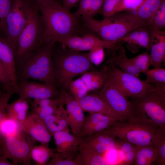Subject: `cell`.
Segmentation results:
<instances>
[{
    "label": "cell",
    "instance_id": "obj_37",
    "mask_svg": "<svg viewBox=\"0 0 165 165\" xmlns=\"http://www.w3.org/2000/svg\"><path fill=\"white\" fill-rule=\"evenodd\" d=\"M130 59L141 73H144L152 64V60L148 51Z\"/></svg>",
    "mask_w": 165,
    "mask_h": 165
},
{
    "label": "cell",
    "instance_id": "obj_34",
    "mask_svg": "<svg viewBox=\"0 0 165 165\" xmlns=\"http://www.w3.org/2000/svg\"><path fill=\"white\" fill-rule=\"evenodd\" d=\"M32 112L45 106L54 105L59 106L65 104V101L62 90L60 91V95L57 97L52 98L41 99H34L31 102Z\"/></svg>",
    "mask_w": 165,
    "mask_h": 165
},
{
    "label": "cell",
    "instance_id": "obj_1",
    "mask_svg": "<svg viewBox=\"0 0 165 165\" xmlns=\"http://www.w3.org/2000/svg\"><path fill=\"white\" fill-rule=\"evenodd\" d=\"M39 9L43 25L44 42H58L75 35L78 27L77 18L59 2L39 4Z\"/></svg>",
    "mask_w": 165,
    "mask_h": 165
},
{
    "label": "cell",
    "instance_id": "obj_12",
    "mask_svg": "<svg viewBox=\"0 0 165 165\" xmlns=\"http://www.w3.org/2000/svg\"><path fill=\"white\" fill-rule=\"evenodd\" d=\"M18 83L20 90L18 95L21 99L52 98L60 94L57 87L55 86L28 80L18 81Z\"/></svg>",
    "mask_w": 165,
    "mask_h": 165
},
{
    "label": "cell",
    "instance_id": "obj_29",
    "mask_svg": "<svg viewBox=\"0 0 165 165\" xmlns=\"http://www.w3.org/2000/svg\"><path fill=\"white\" fill-rule=\"evenodd\" d=\"M151 43L165 27V1L161 4L148 26Z\"/></svg>",
    "mask_w": 165,
    "mask_h": 165
},
{
    "label": "cell",
    "instance_id": "obj_52",
    "mask_svg": "<svg viewBox=\"0 0 165 165\" xmlns=\"http://www.w3.org/2000/svg\"><path fill=\"white\" fill-rule=\"evenodd\" d=\"M3 155V152L0 145V155Z\"/></svg>",
    "mask_w": 165,
    "mask_h": 165
},
{
    "label": "cell",
    "instance_id": "obj_35",
    "mask_svg": "<svg viewBox=\"0 0 165 165\" xmlns=\"http://www.w3.org/2000/svg\"><path fill=\"white\" fill-rule=\"evenodd\" d=\"M27 100L19 98L12 103H8L6 108L7 116L16 120L19 114L24 112H27L29 105L26 101Z\"/></svg>",
    "mask_w": 165,
    "mask_h": 165
},
{
    "label": "cell",
    "instance_id": "obj_49",
    "mask_svg": "<svg viewBox=\"0 0 165 165\" xmlns=\"http://www.w3.org/2000/svg\"><path fill=\"white\" fill-rule=\"evenodd\" d=\"M80 0H62L63 6L70 11L72 8Z\"/></svg>",
    "mask_w": 165,
    "mask_h": 165
},
{
    "label": "cell",
    "instance_id": "obj_3",
    "mask_svg": "<svg viewBox=\"0 0 165 165\" xmlns=\"http://www.w3.org/2000/svg\"><path fill=\"white\" fill-rule=\"evenodd\" d=\"M82 18L87 28L99 35L105 48L112 50L122 38L142 26L131 14L120 12L101 20L93 18Z\"/></svg>",
    "mask_w": 165,
    "mask_h": 165
},
{
    "label": "cell",
    "instance_id": "obj_4",
    "mask_svg": "<svg viewBox=\"0 0 165 165\" xmlns=\"http://www.w3.org/2000/svg\"><path fill=\"white\" fill-rule=\"evenodd\" d=\"M103 131L137 147L155 146L159 135L163 131L159 126L136 116L118 120Z\"/></svg>",
    "mask_w": 165,
    "mask_h": 165
},
{
    "label": "cell",
    "instance_id": "obj_25",
    "mask_svg": "<svg viewBox=\"0 0 165 165\" xmlns=\"http://www.w3.org/2000/svg\"><path fill=\"white\" fill-rule=\"evenodd\" d=\"M108 66L101 70L87 72L80 77L86 84L89 91L100 90L104 86L108 78Z\"/></svg>",
    "mask_w": 165,
    "mask_h": 165
},
{
    "label": "cell",
    "instance_id": "obj_21",
    "mask_svg": "<svg viewBox=\"0 0 165 165\" xmlns=\"http://www.w3.org/2000/svg\"><path fill=\"white\" fill-rule=\"evenodd\" d=\"M58 42L63 47L66 46L70 50L78 52L89 51L100 46H105L101 39L91 34L85 35L82 37L72 35L62 39Z\"/></svg>",
    "mask_w": 165,
    "mask_h": 165
},
{
    "label": "cell",
    "instance_id": "obj_20",
    "mask_svg": "<svg viewBox=\"0 0 165 165\" xmlns=\"http://www.w3.org/2000/svg\"><path fill=\"white\" fill-rule=\"evenodd\" d=\"M127 43L128 50L133 53L138 51L141 48L150 50L151 46V35L147 26H140L129 32L118 42Z\"/></svg>",
    "mask_w": 165,
    "mask_h": 165
},
{
    "label": "cell",
    "instance_id": "obj_18",
    "mask_svg": "<svg viewBox=\"0 0 165 165\" xmlns=\"http://www.w3.org/2000/svg\"><path fill=\"white\" fill-rule=\"evenodd\" d=\"M119 140L103 130L82 139L79 146L103 155L107 151L117 148Z\"/></svg>",
    "mask_w": 165,
    "mask_h": 165
},
{
    "label": "cell",
    "instance_id": "obj_53",
    "mask_svg": "<svg viewBox=\"0 0 165 165\" xmlns=\"http://www.w3.org/2000/svg\"><path fill=\"white\" fill-rule=\"evenodd\" d=\"M0 88L2 89H3V86L0 84Z\"/></svg>",
    "mask_w": 165,
    "mask_h": 165
},
{
    "label": "cell",
    "instance_id": "obj_32",
    "mask_svg": "<svg viewBox=\"0 0 165 165\" xmlns=\"http://www.w3.org/2000/svg\"><path fill=\"white\" fill-rule=\"evenodd\" d=\"M53 151L48 146L42 144L35 145L31 152V156L37 165H46L51 157Z\"/></svg>",
    "mask_w": 165,
    "mask_h": 165
},
{
    "label": "cell",
    "instance_id": "obj_50",
    "mask_svg": "<svg viewBox=\"0 0 165 165\" xmlns=\"http://www.w3.org/2000/svg\"><path fill=\"white\" fill-rule=\"evenodd\" d=\"M0 165H15L13 162H9L5 156L0 155Z\"/></svg>",
    "mask_w": 165,
    "mask_h": 165
},
{
    "label": "cell",
    "instance_id": "obj_28",
    "mask_svg": "<svg viewBox=\"0 0 165 165\" xmlns=\"http://www.w3.org/2000/svg\"><path fill=\"white\" fill-rule=\"evenodd\" d=\"M157 154L155 146L137 147L134 162L135 165H151L156 163Z\"/></svg>",
    "mask_w": 165,
    "mask_h": 165
},
{
    "label": "cell",
    "instance_id": "obj_43",
    "mask_svg": "<svg viewBox=\"0 0 165 165\" xmlns=\"http://www.w3.org/2000/svg\"><path fill=\"white\" fill-rule=\"evenodd\" d=\"M51 158V160L46 165H78L75 158L74 160L66 159L61 153L53 151Z\"/></svg>",
    "mask_w": 165,
    "mask_h": 165
},
{
    "label": "cell",
    "instance_id": "obj_45",
    "mask_svg": "<svg viewBox=\"0 0 165 165\" xmlns=\"http://www.w3.org/2000/svg\"><path fill=\"white\" fill-rule=\"evenodd\" d=\"M145 0H122L117 13L124 10L135 11Z\"/></svg>",
    "mask_w": 165,
    "mask_h": 165
},
{
    "label": "cell",
    "instance_id": "obj_24",
    "mask_svg": "<svg viewBox=\"0 0 165 165\" xmlns=\"http://www.w3.org/2000/svg\"><path fill=\"white\" fill-rule=\"evenodd\" d=\"M165 0H145L134 13L131 15L142 25L148 26L155 14Z\"/></svg>",
    "mask_w": 165,
    "mask_h": 165
},
{
    "label": "cell",
    "instance_id": "obj_40",
    "mask_svg": "<svg viewBox=\"0 0 165 165\" xmlns=\"http://www.w3.org/2000/svg\"><path fill=\"white\" fill-rule=\"evenodd\" d=\"M105 47L103 46H100L95 47L90 50L87 53L88 58L93 64L98 65L103 61L105 53L104 49Z\"/></svg>",
    "mask_w": 165,
    "mask_h": 165
},
{
    "label": "cell",
    "instance_id": "obj_27",
    "mask_svg": "<svg viewBox=\"0 0 165 165\" xmlns=\"http://www.w3.org/2000/svg\"><path fill=\"white\" fill-rule=\"evenodd\" d=\"M78 165H107L110 163L103 155L79 146L78 155L76 157Z\"/></svg>",
    "mask_w": 165,
    "mask_h": 165
},
{
    "label": "cell",
    "instance_id": "obj_15",
    "mask_svg": "<svg viewBox=\"0 0 165 165\" xmlns=\"http://www.w3.org/2000/svg\"><path fill=\"white\" fill-rule=\"evenodd\" d=\"M116 118L99 113H91L85 117L78 137L83 139L101 132L113 125Z\"/></svg>",
    "mask_w": 165,
    "mask_h": 165
},
{
    "label": "cell",
    "instance_id": "obj_13",
    "mask_svg": "<svg viewBox=\"0 0 165 165\" xmlns=\"http://www.w3.org/2000/svg\"><path fill=\"white\" fill-rule=\"evenodd\" d=\"M16 50L6 37L0 34V61L11 79L15 93L20 90L16 75Z\"/></svg>",
    "mask_w": 165,
    "mask_h": 165
},
{
    "label": "cell",
    "instance_id": "obj_46",
    "mask_svg": "<svg viewBox=\"0 0 165 165\" xmlns=\"http://www.w3.org/2000/svg\"><path fill=\"white\" fill-rule=\"evenodd\" d=\"M105 0H91L90 7L88 13L82 18H93L101 11Z\"/></svg>",
    "mask_w": 165,
    "mask_h": 165
},
{
    "label": "cell",
    "instance_id": "obj_17",
    "mask_svg": "<svg viewBox=\"0 0 165 165\" xmlns=\"http://www.w3.org/2000/svg\"><path fill=\"white\" fill-rule=\"evenodd\" d=\"M62 90L68 125L72 134L78 137L85 117L83 111L74 97L65 90Z\"/></svg>",
    "mask_w": 165,
    "mask_h": 165
},
{
    "label": "cell",
    "instance_id": "obj_16",
    "mask_svg": "<svg viewBox=\"0 0 165 165\" xmlns=\"http://www.w3.org/2000/svg\"><path fill=\"white\" fill-rule=\"evenodd\" d=\"M56 145V151L65 158L74 160L78 152L82 139L71 134L70 132L62 131L54 133L53 136Z\"/></svg>",
    "mask_w": 165,
    "mask_h": 165
},
{
    "label": "cell",
    "instance_id": "obj_51",
    "mask_svg": "<svg viewBox=\"0 0 165 165\" xmlns=\"http://www.w3.org/2000/svg\"><path fill=\"white\" fill-rule=\"evenodd\" d=\"M39 4H46L52 1L58 2V0H34Z\"/></svg>",
    "mask_w": 165,
    "mask_h": 165
},
{
    "label": "cell",
    "instance_id": "obj_41",
    "mask_svg": "<svg viewBox=\"0 0 165 165\" xmlns=\"http://www.w3.org/2000/svg\"><path fill=\"white\" fill-rule=\"evenodd\" d=\"M13 0H0V34L5 35V21Z\"/></svg>",
    "mask_w": 165,
    "mask_h": 165
},
{
    "label": "cell",
    "instance_id": "obj_5",
    "mask_svg": "<svg viewBox=\"0 0 165 165\" xmlns=\"http://www.w3.org/2000/svg\"><path fill=\"white\" fill-rule=\"evenodd\" d=\"M63 50L53 53V75L57 85L61 90H65L74 77L95 69L87 53Z\"/></svg>",
    "mask_w": 165,
    "mask_h": 165
},
{
    "label": "cell",
    "instance_id": "obj_11",
    "mask_svg": "<svg viewBox=\"0 0 165 165\" xmlns=\"http://www.w3.org/2000/svg\"><path fill=\"white\" fill-rule=\"evenodd\" d=\"M102 99L122 120L133 116L135 111L131 102L129 101L108 78L103 86L96 94Z\"/></svg>",
    "mask_w": 165,
    "mask_h": 165
},
{
    "label": "cell",
    "instance_id": "obj_42",
    "mask_svg": "<svg viewBox=\"0 0 165 165\" xmlns=\"http://www.w3.org/2000/svg\"><path fill=\"white\" fill-rule=\"evenodd\" d=\"M122 0H105L101 11L104 18L117 13Z\"/></svg>",
    "mask_w": 165,
    "mask_h": 165
},
{
    "label": "cell",
    "instance_id": "obj_44",
    "mask_svg": "<svg viewBox=\"0 0 165 165\" xmlns=\"http://www.w3.org/2000/svg\"><path fill=\"white\" fill-rule=\"evenodd\" d=\"M0 84L3 86L2 90H3L9 91L14 90L10 76L0 61Z\"/></svg>",
    "mask_w": 165,
    "mask_h": 165
},
{
    "label": "cell",
    "instance_id": "obj_14",
    "mask_svg": "<svg viewBox=\"0 0 165 165\" xmlns=\"http://www.w3.org/2000/svg\"><path fill=\"white\" fill-rule=\"evenodd\" d=\"M21 131L36 142L47 146L52 136L43 120L33 112L27 116L22 125Z\"/></svg>",
    "mask_w": 165,
    "mask_h": 165
},
{
    "label": "cell",
    "instance_id": "obj_33",
    "mask_svg": "<svg viewBox=\"0 0 165 165\" xmlns=\"http://www.w3.org/2000/svg\"><path fill=\"white\" fill-rule=\"evenodd\" d=\"M146 82L157 87H165V69L161 67L148 69L144 73Z\"/></svg>",
    "mask_w": 165,
    "mask_h": 165
},
{
    "label": "cell",
    "instance_id": "obj_8",
    "mask_svg": "<svg viewBox=\"0 0 165 165\" xmlns=\"http://www.w3.org/2000/svg\"><path fill=\"white\" fill-rule=\"evenodd\" d=\"M43 32V23L39 9L32 16L18 38L16 64L44 43Z\"/></svg>",
    "mask_w": 165,
    "mask_h": 165
},
{
    "label": "cell",
    "instance_id": "obj_23",
    "mask_svg": "<svg viewBox=\"0 0 165 165\" xmlns=\"http://www.w3.org/2000/svg\"><path fill=\"white\" fill-rule=\"evenodd\" d=\"M47 128L53 136L57 132L65 131H70L67 121V116L63 105H59L53 114L44 120Z\"/></svg>",
    "mask_w": 165,
    "mask_h": 165
},
{
    "label": "cell",
    "instance_id": "obj_48",
    "mask_svg": "<svg viewBox=\"0 0 165 165\" xmlns=\"http://www.w3.org/2000/svg\"><path fill=\"white\" fill-rule=\"evenodd\" d=\"M91 0H81L79 6L74 15L78 18L80 16H85L89 11Z\"/></svg>",
    "mask_w": 165,
    "mask_h": 165
},
{
    "label": "cell",
    "instance_id": "obj_26",
    "mask_svg": "<svg viewBox=\"0 0 165 165\" xmlns=\"http://www.w3.org/2000/svg\"><path fill=\"white\" fill-rule=\"evenodd\" d=\"M150 54L154 68L161 67L165 63V33L162 31L152 42Z\"/></svg>",
    "mask_w": 165,
    "mask_h": 165
},
{
    "label": "cell",
    "instance_id": "obj_9",
    "mask_svg": "<svg viewBox=\"0 0 165 165\" xmlns=\"http://www.w3.org/2000/svg\"><path fill=\"white\" fill-rule=\"evenodd\" d=\"M36 141L21 131L18 134L3 138L0 141L3 155L15 165H30L31 152Z\"/></svg>",
    "mask_w": 165,
    "mask_h": 165
},
{
    "label": "cell",
    "instance_id": "obj_10",
    "mask_svg": "<svg viewBox=\"0 0 165 165\" xmlns=\"http://www.w3.org/2000/svg\"><path fill=\"white\" fill-rule=\"evenodd\" d=\"M109 64V79L126 97L137 98L155 88L154 86L145 80L124 72L113 65Z\"/></svg>",
    "mask_w": 165,
    "mask_h": 165
},
{
    "label": "cell",
    "instance_id": "obj_38",
    "mask_svg": "<svg viewBox=\"0 0 165 165\" xmlns=\"http://www.w3.org/2000/svg\"><path fill=\"white\" fill-rule=\"evenodd\" d=\"M155 146L156 150V163L165 165V132L162 131L156 141Z\"/></svg>",
    "mask_w": 165,
    "mask_h": 165
},
{
    "label": "cell",
    "instance_id": "obj_54",
    "mask_svg": "<svg viewBox=\"0 0 165 165\" xmlns=\"http://www.w3.org/2000/svg\"><path fill=\"white\" fill-rule=\"evenodd\" d=\"M0 89H1V88H0Z\"/></svg>",
    "mask_w": 165,
    "mask_h": 165
},
{
    "label": "cell",
    "instance_id": "obj_39",
    "mask_svg": "<svg viewBox=\"0 0 165 165\" xmlns=\"http://www.w3.org/2000/svg\"><path fill=\"white\" fill-rule=\"evenodd\" d=\"M14 90L5 91L0 89V127L4 118L7 116L6 106L13 94ZM1 137L0 136V140Z\"/></svg>",
    "mask_w": 165,
    "mask_h": 165
},
{
    "label": "cell",
    "instance_id": "obj_31",
    "mask_svg": "<svg viewBox=\"0 0 165 165\" xmlns=\"http://www.w3.org/2000/svg\"><path fill=\"white\" fill-rule=\"evenodd\" d=\"M21 125L17 121L7 116L0 127V141L4 138L16 135L21 131Z\"/></svg>",
    "mask_w": 165,
    "mask_h": 165
},
{
    "label": "cell",
    "instance_id": "obj_22",
    "mask_svg": "<svg viewBox=\"0 0 165 165\" xmlns=\"http://www.w3.org/2000/svg\"><path fill=\"white\" fill-rule=\"evenodd\" d=\"M123 44L118 43L112 50L113 55L107 60L106 64L113 65L124 72L138 77L141 72L127 57Z\"/></svg>",
    "mask_w": 165,
    "mask_h": 165
},
{
    "label": "cell",
    "instance_id": "obj_6",
    "mask_svg": "<svg viewBox=\"0 0 165 165\" xmlns=\"http://www.w3.org/2000/svg\"><path fill=\"white\" fill-rule=\"evenodd\" d=\"M133 99L131 102L135 111L134 116L150 122L165 132V88L155 87Z\"/></svg>",
    "mask_w": 165,
    "mask_h": 165
},
{
    "label": "cell",
    "instance_id": "obj_36",
    "mask_svg": "<svg viewBox=\"0 0 165 165\" xmlns=\"http://www.w3.org/2000/svg\"><path fill=\"white\" fill-rule=\"evenodd\" d=\"M67 88L69 90V93L75 99L82 98L89 92L87 86L80 77L72 81Z\"/></svg>",
    "mask_w": 165,
    "mask_h": 165
},
{
    "label": "cell",
    "instance_id": "obj_2",
    "mask_svg": "<svg viewBox=\"0 0 165 165\" xmlns=\"http://www.w3.org/2000/svg\"><path fill=\"white\" fill-rule=\"evenodd\" d=\"M55 43L44 42L16 64L18 82L32 79L58 87L53 73V53Z\"/></svg>",
    "mask_w": 165,
    "mask_h": 165
},
{
    "label": "cell",
    "instance_id": "obj_30",
    "mask_svg": "<svg viewBox=\"0 0 165 165\" xmlns=\"http://www.w3.org/2000/svg\"><path fill=\"white\" fill-rule=\"evenodd\" d=\"M118 139L117 148L119 151V156L122 163L125 165L133 164L137 147L128 141Z\"/></svg>",
    "mask_w": 165,
    "mask_h": 165
},
{
    "label": "cell",
    "instance_id": "obj_7",
    "mask_svg": "<svg viewBox=\"0 0 165 165\" xmlns=\"http://www.w3.org/2000/svg\"><path fill=\"white\" fill-rule=\"evenodd\" d=\"M39 9V4L34 0H13L5 19V35L16 51L19 35Z\"/></svg>",
    "mask_w": 165,
    "mask_h": 165
},
{
    "label": "cell",
    "instance_id": "obj_19",
    "mask_svg": "<svg viewBox=\"0 0 165 165\" xmlns=\"http://www.w3.org/2000/svg\"><path fill=\"white\" fill-rule=\"evenodd\" d=\"M75 100L83 111L89 113L100 114L116 118L119 120H122L107 103L96 94H88L82 98Z\"/></svg>",
    "mask_w": 165,
    "mask_h": 165
},
{
    "label": "cell",
    "instance_id": "obj_47",
    "mask_svg": "<svg viewBox=\"0 0 165 165\" xmlns=\"http://www.w3.org/2000/svg\"><path fill=\"white\" fill-rule=\"evenodd\" d=\"M58 106L54 105L46 106L32 112L35 114L40 119L43 120L46 118L53 114Z\"/></svg>",
    "mask_w": 165,
    "mask_h": 165
}]
</instances>
